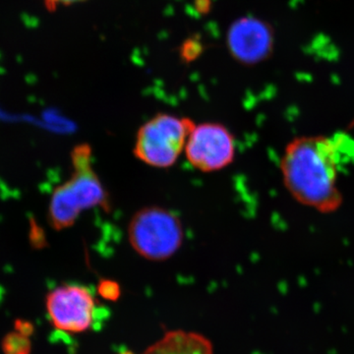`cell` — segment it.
<instances>
[{
	"instance_id": "52a82bcc",
	"label": "cell",
	"mask_w": 354,
	"mask_h": 354,
	"mask_svg": "<svg viewBox=\"0 0 354 354\" xmlns=\"http://www.w3.org/2000/svg\"><path fill=\"white\" fill-rule=\"evenodd\" d=\"M227 44L230 55L239 64H262L274 51V29L260 18L243 16L228 28Z\"/></svg>"
},
{
	"instance_id": "5b68a950",
	"label": "cell",
	"mask_w": 354,
	"mask_h": 354,
	"mask_svg": "<svg viewBox=\"0 0 354 354\" xmlns=\"http://www.w3.org/2000/svg\"><path fill=\"white\" fill-rule=\"evenodd\" d=\"M46 306L50 322L62 332L81 334L94 325L97 302L87 286H57L46 297Z\"/></svg>"
},
{
	"instance_id": "8992f818",
	"label": "cell",
	"mask_w": 354,
	"mask_h": 354,
	"mask_svg": "<svg viewBox=\"0 0 354 354\" xmlns=\"http://www.w3.org/2000/svg\"><path fill=\"white\" fill-rule=\"evenodd\" d=\"M236 152L234 134L221 123L195 125L186 142L188 162L198 171H221L234 162Z\"/></svg>"
},
{
	"instance_id": "3957f363",
	"label": "cell",
	"mask_w": 354,
	"mask_h": 354,
	"mask_svg": "<svg viewBox=\"0 0 354 354\" xmlns=\"http://www.w3.org/2000/svg\"><path fill=\"white\" fill-rule=\"evenodd\" d=\"M128 241L135 252L149 261H165L179 250L183 241L178 216L162 207L137 212L128 225Z\"/></svg>"
},
{
	"instance_id": "9c48e42d",
	"label": "cell",
	"mask_w": 354,
	"mask_h": 354,
	"mask_svg": "<svg viewBox=\"0 0 354 354\" xmlns=\"http://www.w3.org/2000/svg\"><path fill=\"white\" fill-rule=\"evenodd\" d=\"M3 351L6 354H30L31 342L28 335L19 332L12 333L3 341Z\"/></svg>"
},
{
	"instance_id": "30bf717a",
	"label": "cell",
	"mask_w": 354,
	"mask_h": 354,
	"mask_svg": "<svg viewBox=\"0 0 354 354\" xmlns=\"http://www.w3.org/2000/svg\"><path fill=\"white\" fill-rule=\"evenodd\" d=\"M97 293L102 299L116 301L121 295L120 283L111 279H102L97 285Z\"/></svg>"
},
{
	"instance_id": "277c9868",
	"label": "cell",
	"mask_w": 354,
	"mask_h": 354,
	"mask_svg": "<svg viewBox=\"0 0 354 354\" xmlns=\"http://www.w3.org/2000/svg\"><path fill=\"white\" fill-rule=\"evenodd\" d=\"M195 124L189 118L158 113L137 132L134 155L144 164L167 169L176 164Z\"/></svg>"
},
{
	"instance_id": "6da1fadb",
	"label": "cell",
	"mask_w": 354,
	"mask_h": 354,
	"mask_svg": "<svg viewBox=\"0 0 354 354\" xmlns=\"http://www.w3.org/2000/svg\"><path fill=\"white\" fill-rule=\"evenodd\" d=\"M344 142L342 135H315L297 137L286 145L279 169L295 201L322 214L341 208L344 195L337 181Z\"/></svg>"
},
{
	"instance_id": "4fadbf2b",
	"label": "cell",
	"mask_w": 354,
	"mask_h": 354,
	"mask_svg": "<svg viewBox=\"0 0 354 354\" xmlns=\"http://www.w3.org/2000/svg\"><path fill=\"white\" fill-rule=\"evenodd\" d=\"M120 354H133V353H130V351H125V353H120Z\"/></svg>"
},
{
	"instance_id": "7a4b0ae2",
	"label": "cell",
	"mask_w": 354,
	"mask_h": 354,
	"mask_svg": "<svg viewBox=\"0 0 354 354\" xmlns=\"http://www.w3.org/2000/svg\"><path fill=\"white\" fill-rule=\"evenodd\" d=\"M73 174L66 183L53 191L48 218L57 230L72 227L85 209L109 206V198L102 181L92 167V150L82 144L71 153Z\"/></svg>"
},
{
	"instance_id": "7c38bea8",
	"label": "cell",
	"mask_w": 354,
	"mask_h": 354,
	"mask_svg": "<svg viewBox=\"0 0 354 354\" xmlns=\"http://www.w3.org/2000/svg\"><path fill=\"white\" fill-rule=\"evenodd\" d=\"M44 6L48 10L55 11L59 7L73 6L87 0H43Z\"/></svg>"
},
{
	"instance_id": "ba28073f",
	"label": "cell",
	"mask_w": 354,
	"mask_h": 354,
	"mask_svg": "<svg viewBox=\"0 0 354 354\" xmlns=\"http://www.w3.org/2000/svg\"><path fill=\"white\" fill-rule=\"evenodd\" d=\"M142 354H214L213 344L205 335L183 330H169Z\"/></svg>"
},
{
	"instance_id": "8fae6325",
	"label": "cell",
	"mask_w": 354,
	"mask_h": 354,
	"mask_svg": "<svg viewBox=\"0 0 354 354\" xmlns=\"http://www.w3.org/2000/svg\"><path fill=\"white\" fill-rule=\"evenodd\" d=\"M202 50V46L199 41H188L183 48V55L187 60H193L199 55L200 51Z\"/></svg>"
}]
</instances>
